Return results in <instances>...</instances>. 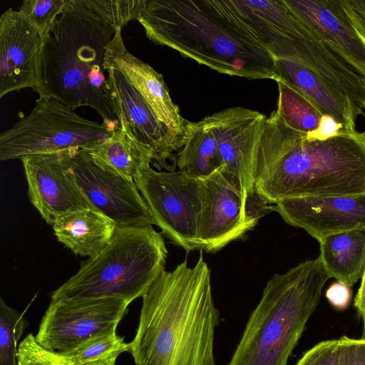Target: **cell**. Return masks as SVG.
Wrapping results in <instances>:
<instances>
[{"label":"cell","mask_w":365,"mask_h":365,"mask_svg":"<svg viewBox=\"0 0 365 365\" xmlns=\"http://www.w3.org/2000/svg\"><path fill=\"white\" fill-rule=\"evenodd\" d=\"M138 327L129 351L135 365H215L220 312L202 252L164 270L142 297Z\"/></svg>","instance_id":"obj_1"},{"label":"cell","mask_w":365,"mask_h":365,"mask_svg":"<svg viewBox=\"0 0 365 365\" xmlns=\"http://www.w3.org/2000/svg\"><path fill=\"white\" fill-rule=\"evenodd\" d=\"M306 135L276 110L267 117L255 173L256 190L266 202L365 193V131L324 140Z\"/></svg>","instance_id":"obj_2"},{"label":"cell","mask_w":365,"mask_h":365,"mask_svg":"<svg viewBox=\"0 0 365 365\" xmlns=\"http://www.w3.org/2000/svg\"><path fill=\"white\" fill-rule=\"evenodd\" d=\"M153 43L219 73L276 81V59L225 0H148L138 20Z\"/></svg>","instance_id":"obj_3"},{"label":"cell","mask_w":365,"mask_h":365,"mask_svg":"<svg viewBox=\"0 0 365 365\" xmlns=\"http://www.w3.org/2000/svg\"><path fill=\"white\" fill-rule=\"evenodd\" d=\"M116 30L82 0H68L43 43L38 92L39 97L55 98L73 109L91 107L112 133L120 123L104 63Z\"/></svg>","instance_id":"obj_4"},{"label":"cell","mask_w":365,"mask_h":365,"mask_svg":"<svg viewBox=\"0 0 365 365\" xmlns=\"http://www.w3.org/2000/svg\"><path fill=\"white\" fill-rule=\"evenodd\" d=\"M329 278L319 257L274 274L228 365H287Z\"/></svg>","instance_id":"obj_5"},{"label":"cell","mask_w":365,"mask_h":365,"mask_svg":"<svg viewBox=\"0 0 365 365\" xmlns=\"http://www.w3.org/2000/svg\"><path fill=\"white\" fill-rule=\"evenodd\" d=\"M168 250L152 225L116 227L108 245L81 262L78 271L53 292L51 300L116 297L131 303L165 270Z\"/></svg>","instance_id":"obj_6"},{"label":"cell","mask_w":365,"mask_h":365,"mask_svg":"<svg viewBox=\"0 0 365 365\" xmlns=\"http://www.w3.org/2000/svg\"><path fill=\"white\" fill-rule=\"evenodd\" d=\"M112 132L103 123L82 118L53 98L39 97L29 115L0 135V160L80 149L106 140Z\"/></svg>","instance_id":"obj_7"},{"label":"cell","mask_w":365,"mask_h":365,"mask_svg":"<svg viewBox=\"0 0 365 365\" xmlns=\"http://www.w3.org/2000/svg\"><path fill=\"white\" fill-rule=\"evenodd\" d=\"M134 181L162 232L187 251L200 250L202 179L149 166Z\"/></svg>","instance_id":"obj_8"},{"label":"cell","mask_w":365,"mask_h":365,"mask_svg":"<svg viewBox=\"0 0 365 365\" xmlns=\"http://www.w3.org/2000/svg\"><path fill=\"white\" fill-rule=\"evenodd\" d=\"M202 201L200 250L211 253L242 237L272 211L262 197H247L222 170L202 179Z\"/></svg>","instance_id":"obj_9"},{"label":"cell","mask_w":365,"mask_h":365,"mask_svg":"<svg viewBox=\"0 0 365 365\" xmlns=\"http://www.w3.org/2000/svg\"><path fill=\"white\" fill-rule=\"evenodd\" d=\"M130 304L116 297L51 300L36 339L50 351L68 353L90 339L116 331Z\"/></svg>","instance_id":"obj_10"},{"label":"cell","mask_w":365,"mask_h":365,"mask_svg":"<svg viewBox=\"0 0 365 365\" xmlns=\"http://www.w3.org/2000/svg\"><path fill=\"white\" fill-rule=\"evenodd\" d=\"M205 118L215 135L224 163L222 172L247 197H259L255 173L267 116L249 108L232 107Z\"/></svg>","instance_id":"obj_11"},{"label":"cell","mask_w":365,"mask_h":365,"mask_svg":"<svg viewBox=\"0 0 365 365\" xmlns=\"http://www.w3.org/2000/svg\"><path fill=\"white\" fill-rule=\"evenodd\" d=\"M75 150L33 154L20 159L30 202L51 225L68 212L96 210L77 183L72 168Z\"/></svg>","instance_id":"obj_12"},{"label":"cell","mask_w":365,"mask_h":365,"mask_svg":"<svg viewBox=\"0 0 365 365\" xmlns=\"http://www.w3.org/2000/svg\"><path fill=\"white\" fill-rule=\"evenodd\" d=\"M78 186L93 207L117 227H143L155 222L134 181L96 165L81 149L72 156Z\"/></svg>","instance_id":"obj_13"},{"label":"cell","mask_w":365,"mask_h":365,"mask_svg":"<svg viewBox=\"0 0 365 365\" xmlns=\"http://www.w3.org/2000/svg\"><path fill=\"white\" fill-rule=\"evenodd\" d=\"M310 30L365 78V21L349 0H282Z\"/></svg>","instance_id":"obj_14"},{"label":"cell","mask_w":365,"mask_h":365,"mask_svg":"<svg viewBox=\"0 0 365 365\" xmlns=\"http://www.w3.org/2000/svg\"><path fill=\"white\" fill-rule=\"evenodd\" d=\"M272 210L317 240L331 234L365 230V193L286 198L272 205Z\"/></svg>","instance_id":"obj_15"},{"label":"cell","mask_w":365,"mask_h":365,"mask_svg":"<svg viewBox=\"0 0 365 365\" xmlns=\"http://www.w3.org/2000/svg\"><path fill=\"white\" fill-rule=\"evenodd\" d=\"M43 41L39 33L11 8L0 17V98L31 88L38 93Z\"/></svg>","instance_id":"obj_16"},{"label":"cell","mask_w":365,"mask_h":365,"mask_svg":"<svg viewBox=\"0 0 365 365\" xmlns=\"http://www.w3.org/2000/svg\"><path fill=\"white\" fill-rule=\"evenodd\" d=\"M104 68L108 73L111 104L120 127L152 149L153 160L158 165L169 168L168 161L173 160V153L182 148L180 144L124 75L116 68Z\"/></svg>","instance_id":"obj_17"},{"label":"cell","mask_w":365,"mask_h":365,"mask_svg":"<svg viewBox=\"0 0 365 365\" xmlns=\"http://www.w3.org/2000/svg\"><path fill=\"white\" fill-rule=\"evenodd\" d=\"M121 29H117L107 48L104 66L116 68L124 75L182 147L188 121L182 117L178 106L173 102L162 74L128 51Z\"/></svg>","instance_id":"obj_18"},{"label":"cell","mask_w":365,"mask_h":365,"mask_svg":"<svg viewBox=\"0 0 365 365\" xmlns=\"http://www.w3.org/2000/svg\"><path fill=\"white\" fill-rule=\"evenodd\" d=\"M275 81H282L304 96L323 115L339 123L346 132L356 130L363 110L331 82L309 69L288 61L277 59Z\"/></svg>","instance_id":"obj_19"},{"label":"cell","mask_w":365,"mask_h":365,"mask_svg":"<svg viewBox=\"0 0 365 365\" xmlns=\"http://www.w3.org/2000/svg\"><path fill=\"white\" fill-rule=\"evenodd\" d=\"M58 242L74 254L92 257L110 242L116 225L93 209H83L61 215L52 225Z\"/></svg>","instance_id":"obj_20"},{"label":"cell","mask_w":365,"mask_h":365,"mask_svg":"<svg viewBox=\"0 0 365 365\" xmlns=\"http://www.w3.org/2000/svg\"><path fill=\"white\" fill-rule=\"evenodd\" d=\"M80 149L99 167L131 181L153 161L152 149L120 127L106 140Z\"/></svg>","instance_id":"obj_21"},{"label":"cell","mask_w":365,"mask_h":365,"mask_svg":"<svg viewBox=\"0 0 365 365\" xmlns=\"http://www.w3.org/2000/svg\"><path fill=\"white\" fill-rule=\"evenodd\" d=\"M319 257L330 278L349 287L365 269V230L331 234L317 240Z\"/></svg>","instance_id":"obj_22"},{"label":"cell","mask_w":365,"mask_h":365,"mask_svg":"<svg viewBox=\"0 0 365 365\" xmlns=\"http://www.w3.org/2000/svg\"><path fill=\"white\" fill-rule=\"evenodd\" d=\"M181 148L177 165L179 171L189 176L203 179L224 168L215 135L205 118L188 121Z\"/></svg>","instance_id":"obj_23"},{"label":"cell","mask_w":365,"mask_h":365,"mask_svg":"<svg viewBox=\"0 0 365 365\" xmlns=\"http://www.w3.org/2000/svg\"><path fill=\"white\" fill-rule=\"evenodd\" d=\"M295 365H365V338L342 336L320 341Z\"/></svg>","instance_id":"obj_24"},{"label":"cell","mask_w":365,"mask_h":365,"mask_svg":"<svg viewBox=\"0 0 365 365\" xmlns=\"http://www.w3.org/2000/svg\"><path fill=\"white\" fill-rule=\"evenodd\" d=\"M279 96L275 110L282 121L292 130L307 134L315 130L322 115L296 89L282 81H276Z\"/></svg>","instance_id":"obj_25"},{"label":"cell","mask_w":365,"mask_h":365,"mask_svg":"<svg viewBox=\"0 0 365 365\" xmlns=\"http://www.w3.org/2000/svg\"><path fill=\"white\" fill-rule=\"evenodd\" d=\"M129 349V344L125 343L116 331H112L90 339L61 355L68 365H86L114 354L120 355Z\"/></svg>","instance_id":"obj_26"},{"label":"cell","mask_w":365,"mask_h":365,"mask_svg":"<svg viewBox=\"0 0 365 365\" xmlns=\"http://www.w3.org/2000/svg\"><path fill=\"white\" fill-rule=\"evenodd\" d=\"M96 15L115 29L138 20L148 0H82Z\"/></svg>","instance_id":"obj_27"},{"label":"cell","mask_w":365,"mask_h":365,"mask_svg":"<svg viewBox=\"0 0 365 365\" xmlns=\"http://www.w3.org/2000/svg\"><path fill=\"white\" fill-rule=\"evenodd\" d=\"M26 327L22 314L0 299V365H17L18 342Z\"/></svg>","instance_id":"obj_28"},{"label":"cell","mask_w":365,"mask_h":365,"mask_svg":"<svg viewBox=\"0 0 365 365\" xmlns=\"http://www.w3.org/2000/svg\"><path fill=\"white\" fill-rule=\"evenodd\" d=\"M68 0H24L19 13L39 33L43 43L49 37L56 20Z\"/></svg>","instance_id":"obj_29"},{"label":"cell","mask_w":365,"mask_h":365,"mask_svg":"<svg viewBox=\"0 0 365 365\" xmlns=\"http://www.w3.org/2000/svg\"><path fill=\"white\" fill-rule=\"evenodd\" d=\"M17 365H68L61 354L41 346L31 333L19 343Z\"/></svg>","instance_id":"obj_30"},{"label":"cell","mask_w":365,"mask_h":365,"mask_svg":"<svg viewBox=\"0 0 365 365\" xmlns=\"http://www.w3.org/2000/svg\"><path fill=\"white\" fill-rule=\"evenodd\" d=\"M325 297L334 309L344 310L351 302L352 291L351 287L336 281L328 287Z\"/></svg>","instance_id":"obj_31"},{"label":"cell","mask_w":365,"mask_h":365,"mask_svg":"<svg viewBox=\"0 0 365 365\" xmlns=\"http://www.w3.org/2000/svg\"><path fill=\"white\" fill-rule=\"evenodd\" d=\"M342 125L338 123L334 118L328 115H323L321 118L318 128L307 134V140H324L334 137L341 132Z\"/></svg>","instance_id":"obj_32"},{"label":"cell","mask_w":365,"mask_h":365,"mask_svg":"<svg viewBox=\"0 0 365 365\" xmlns=\"http://www.w3.org/2000/svg\"><path fill=\"white\" fill-rule=\"evenodd\" d=\"M361 285L354 299V307L363 322V337L365 338V269L361 277Z\"/></svg>","instance_id":"obj_33"},{"label":"cell","mask_w":365,"mask_h":365,"mask_svg":"<svg viewBox=\"0 0 365 365\" xmlns=\"http://www.w3.org/2000/svg\"><path fill=\"white\" fill-rule=\"evenodd\" d=\"M352 7L365 21V0H349Z\"/></svg>","instance_id":"obj_34"},{"label":"cell","mask_w":365,"mask_h":365,"mask_svg":"<svg viewBox=\"0 0 365 365\" xmlns=\"http://www.w3.org/2000/svg\"><path fill=\"white\" fill-rule=\"evenodd\" d=\"M119 355L114 354L105 359H102L86 365H115L116 359Z\"/></svg>","instance_id":"obj_35"}]
</instances>
